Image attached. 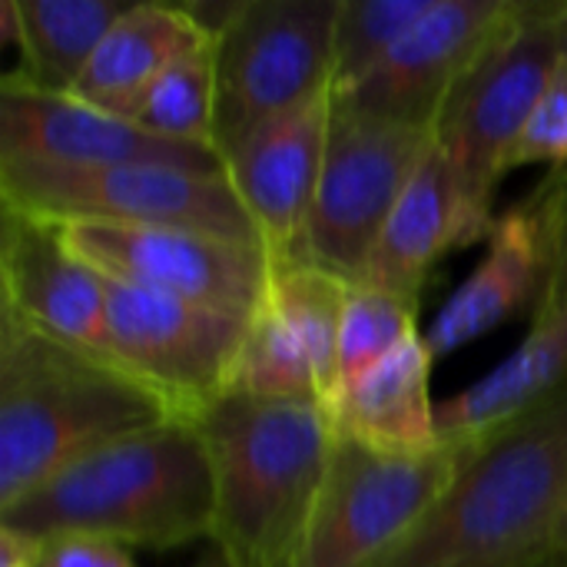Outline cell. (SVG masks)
<instances>
[{
  "instance_id": "cell-11",
  "label": "cell",
  "mask_w": 567,
  "mask_h": 567,
  "mask_svg": "<svg viewBox=\"0 0 567 567\" xmlns=\"http://www.w3.org/2000/svg\"><path fill=\"white\" fill-rule=\"evenodd\" d=\"M56 226L66 249L100 276L239 316H256L272 269L266 246L229 236L130 223Z\"/></svg>"
},
{
  "instance_id": "cell-31",
  "label": "cell",
  "mask_w": 567,
  "mask_h": 567,
  "mask_svg": "<svg viewBox=\"0 0 567 567\" xmlns=\"http://www.w3.org/2000/svg\"><path fill=\"white\" fill-rule=\"evenodd\" d=\"M193 567H223V561H219V555L213 551V555H206L203 561H196V565H193Z\"/></svg>"
},
{
  "instance_id": "cell-13",
  "label": "cell",
  "mask_w": 567,
  "mask_h": 567,
  "mask_svg": "<svg viewBox=\"0 0 567 567\" xmlns=\"http://www.w3.org/2000/svg\"><path fill=\"white\" fill-rule=\"evenodd\" d=\"M515 10L518 0H432L395 50L336 100L365 116L435 130L445 103Z\"/></svg>"
},
{
  "instance_id": "cell-9",
  "label": "cell",
  "mask_w": 567,
  "mask_h": 567,
  "mask_svg": "<svg viewBox=\"0 0 567 567\" xmlns=\"http://www.w3.org/2000/svg\"><path fill=\"white\" fill-rule=\"evenodd\" d=\"M110 359L176 419L196 422L233 392L252 316L103 276Z\"/></svg>"
},
{
  "instance_id": "cell-26",
  "label": "cell",
  "mask_w": 567,
  "mask_h": 567,
  "mask_svg": "<svg viewBox=\"0 0 567 567\" xmlns=\"http://www.w3.org/2000/svg\"><path fill=\"white\" fill-rule=\"evenodd\" d=\"M528 203L538 213L545 239V279L532 312L535 319L567 306V166H558Z\"/></svg>"
},
{
  "instance_id": "cell-19",
  "label": "cell",
  "mask_w": 567,
  "mask_h": 567,
  "mask_svg": "<svg viewBox=\"0 0 567 567\" xmlns=\"http://www.w3.org/2000/svg\"><path fill=\"white\" fill-rule=\"evenodd\" d=\"M432 349L425 332L399 346L332 402L336 432L382 452H429L439 442V405L432 402Z\"/></svg>"
},
{
  "instance_id": "cell-14",
  "label": "cell",
  "mask_w": 567,
  "mask_h": 567,
  "mask_svg": "<svg viewBox=\"0 0 567 567\" xmlns=\"http://www.w3.org/2000/svg\"><path fill=\"white\" fill-rule=\"evenodd\" d=\"M0 159L56 166L163 163L199 173H226L219 153L166 140L130 116H116L76 93L27 83L13 70L0 80Z\"/></svg>"
},
{
  "instance_id": "cell-5",
  "label": "cell",
  "mask_w": 567,
  "mask_h": 567,
  "mask_svg": "<svg viewBox=\"0 0 567 567\" xmlns=\"http://www.w3.org/2000/svg\"><path fill=\"white\" fill-rule=\"evenodd\" d=\"M565 40L567 0H518L508 27L439 116L435 140L462 183L472 243L485 239L495 223L498 183L512 173L515 143L542 93L561 73Z\"/></svg>"
},
{
  "instance_id": "cell-12",
  "label": "cell",
  "mask_w": 567,
  "mask_h": 567,
  "mask_svg": "<svg viewBox=\"0 0 567 567\" xmlns=\"http://www.w3.org/2000/svg\"><path fill=\"white\" fill-rule=\"evenodd\" d=\"M349 286L299 252L272 256L233 392L329 405L339 385V326Z\"/></svg>"
},
{
  "instance_id": "cell-6",
  "label": "cell",
  "mask_w": 567,
  "mask_h": 567,
  "mask_svg": "<svg viewBox=\"0 0 567 567\" xmlns=\"http://www.w3.org/2000/svg\"><path fill=\"white\" fill-rule=\"evenodd\" d=\"M0 206L47 223L173 226L262 246L226 173L163 163L56 166L0 159Z\"/></svg>"
},
{
  "instance_id": "cell-22",
  "label": "cell",
  "mask_w": 567,
  "mask_h": 567,
  "mask_svg": "<svg viewBox=\"0 0 567 567\" xmlns=\"http://www.w3.org/2000/svg\"><path fill=\"white\" fill-rule=\"evenodd\" d=\"M126 10L123 0H3V40L20 50L13 73L33 86L73 93L100 40Z\"/></svg>"
},
{
  "instance_id": "cell-30",
  "label": "cell",
  "mask_w": 567,
  "mask_h": 567,
  "mask_svg": "<svg viewBox=\"0 0 567 567\" xmlns=\"http://www.w3.org/2000/svg\"><path fill=\"white\" fill-rule=\"evenodd\" d=\"M551 567H567V508H565V522H561V532H558V545H555Z\"/></svg>"
},
{
  "instance_id": "cell-1",
  "label": "cell",
  "mask_w": 567,
  "mask_h": 567,
  "mask_svg": "<svg viewBox=\"0 0 567 567\" xmlns=\"http://www.w3.org/2000/svg\"><path fill=\"white\" fill-rule=\"evenodd\" d=\"M458 449L455 478L375 567H551L567 508V382Z\"/></svg>"
},
{
  "instance_id": "cell-16",
  "label": "cell",
  "mask_w": 567,
  "mask_h": 567,
  "mask_svg": "<svg viewBox=\"0 0 567 567\" xmlns=\"http://www.w3.org/2000/svg\"><path fill=\"white\" fill-rule=\"evenodd\" d=\"M0 309L110 359L103 276L66 249L60 226L0 206Z\"/></svg>"
},
{
  "instance_id": "cell-21",
  "label": "cell",
  "mask_w": 567,
  "mask_h": 567,
  "mask_svg": "<svg viewBox=\"0 0 567 567\" xmlns=\"http://www.w3.org/2000/svg\"><path fill=\"white\" fill-rule=\"evenodd\" d=\"M209 33L193 20L186 3H130L90 56L76 96L116 116H136L156 76Z\"/></svg>"
},
{
  "instance_id": "cell-7",
  "label": "cell",
  "mask_w": 567,
  "mask_h": 567,
  "mask_svg": "<svg viewBox=\"0 0 567 567\" xmlns=\"http://www.w3.org/2000/svg\"><path fill=\"white\" fill-rule=\"evenodd\" d=\"M339 0H239L216 43V153L332 90Z\"/></svg>"
},
{
  "instance_id": "cell-18",
  "label": "cell",
  "mask_w": 567,
  "mask_h": 567,
  "mask_svg": "<svg viewBox=\"0 0 567 567\" xmlns=\"http://www.w3.org/2000/svg\"><path fill=\"white\" fill-rule=\"evenodd\" d=\"M468 243L472 233L462 183L435 140L432 153L422 159L399 206L392 209L362 282L419 302L425 279L439 266V259L449 249Z\"/></svg>"
},
{
  "instance_id": "cell-24",
  "label": "cell",
  "mask_w": 567,
  "mask_h": 567,
  "mask_svg": "<svg viewBox=\"0 0 567 567\" xmlns=\"http://www.w3.org/2000/svg\"><path fill=\"white\" fill-rule=\"evenodd\" d=\"M422 336L419 329V302L392 296L385 289L352 282L339 326V362H336V395L372 372L382 359H389L399 346Z\"/></svg>"
},
{
  "instance_id": "cell-29",
  "label": "cell",
  "mask_w": 567,
  "mask_h": 567,
  "mask_svg": "<svg viewBox=\"0 0 567 567\" xmlns=\"http://www.w3.org/2000/svg\"><path fill=\"white\" fill-rule=\"evenodd\" d=\"M37 545L40 542L0 525V567H33Z\"/></svg>"
},
{
  "instance_id": "cell-4",
  "label": "cell",
  "mask_w": 567,
  "mask_h": 567,
  "mask_svg": "<svg viewBox=\"0 0 567 567\" xmlns=\"http://www.w3.org/2000/svg\"><path fill=\"white\" fill-rule=\"evenodd\" d=\"M176 419L113 359L0 309V508L70 462Z\"/></svg>"
},
{
  "instance_id": "cell-25",
  "label": "cell",
  "mask_w": 567,
  "mask_h": 567,
  "mask_svg": "<svg viewBox=\"0 0 567 567\" xmlns=\"http://www.w3.org/2000/svg\"><path fill=\"white\" fill-rule=\"evenodd\" d=\"M432 0H339L332 40V90L362 83L412 30Z\"/></svg>"
},
{
  "instance_id": "cell-20",
  "label": "cell",
  "mask_w": 567,
  "mask_h": 567,
  "mask_svg": "<svg viewBox=\"0 0 567 567\" xmlns=\"http://www.w3.org/2000/svg\"><path fill=\"white\" fill-rule=\"evenodd\" d=\"M567 382V306L535 316L525 342L465 392L439 402V442L468 445L535 409Z\"/></svg>"
},
{
  "instance_id": "cell-17",
  "label": "cell",
  "mask_w": 567,
  "mask_h": 567,
  "mask_svg": "<svg viewBox=\"0 0 567 567\" xmlns=\"http://www.w3.org/2000/svg\"><path fill=\"white\" fill-rule=\"evenodd\" d=\"M545 279V239L532 203L495 216L485 236V256L475 272L452 292L425 332L435 359L465 349L522 309L535 312Z\"/></svg>"
},
{
  "instance_id": "cell-28",
  "label": "cell",
  "mask_w": 567,
  "mask_h": 567,
  "mask_svg": "<svg viewBox=\"0 0 567 567\" xmlns=\"http://www.w3.org/2000/svg\"><path fill=\"white\" fill-rule=\"evenodd\" d=\"M33 567H136L130 551L86 535H56L37 545Z\"/></svg>"
},
{
  "instance_id": "cell-2",
  "label": "cell",
  "mask_w": 567,
  "mask_h": 567,
  "mask_svg": "<svg viewBox=\"0 0 567 567\" xmlns=\"http://www.w3.org/2000/svg\"><path fill=\"white\" fill-rule=\"evenodd\" d=\"M196 429L213 468L209 542L223 567H296L339 439L329 405L229 392Z\"/></svg>"
},
{
  "instance_id": "cell-8",
  "label": "cell",
  "mask_w": 567,
  "mask_h": 567,
  "mask_svg": "<svg viewBox=\"0 0 567 567\" xmlns=\"http://www.w3.org/2000/svg\"><path fill=\"white\" fill-rule=\"evenodd\" d=\"M432 146V126L365 116L336 100L299 256L346 282H362L392 209Z\"/></svg>"
},
{
  "instance_id": "cell-3",
  "label": "cell",
  "mask_w": 567,
  "mask_h": 567,
  "mask_svg": "<svg viewBox=\"0 0 567 567\" xmlns=\"http://www.w3.org/2000/svg\"><path fill=\"white\" fill-rule=\"evenodd\" d=\"M0 525L33 542L86 535L126 551L209 538L213 468L203 435L189 419L130 432L0 508Z\"/></svg>"
},
{
  "instance_id": "cell-10",
  "label": "cell",
  "mask_w": 567,
  "mask_h": 567,
  "mask_svg": "<svg viewBox=\"0 0 567 567\" xmlns=\"http://www.w3.org/2000/svg\"><path fill=\"white\" fill-rule=\"evenodd\" d=\"M458 462V445L382 452L339 435L296 567H375L445 492Z\"/></svg>"
},
{
  "instance_id": "cell-27",
  "label": "cell",
  "mask_w": 567,
  "mask_h": 567,
  "mask_svg": "<svg viewBox=\"0 0 567 567\" xmlns=\"http://www.w3.org/2000/svg\"><path fill=\"white\" fill-rule=\"evenodd\" d=\"M528 163L567 166V73L561 70L551 86L542 93L525 133L515 143L512 169Z\"/></svg>"
},
{
  "instance_id": "cell-15",
  "label": "cell",
  "mask_w": 567,
  "mask_h": 567,
  "mask_svg": "<svg viewBox=\"0 0 567 567\" xmlns=\"http://www.w3.org/2000/svg\"><path fill=\"white\" fill-rule=\"evenodd\" d=\"M336 90L262 123L223 156L233 193L249 213L269 256L299 252L316 199Z\"/></svg>"
},
{
  "instance_id": "cell-32",
  "label": "cell",
  "mask_w": 567,
  "mask_h": 567,
  "mask_svg": "<svg viewBox=\"0 0 567 567\" xmlns=\"http://www.w3.org/2000/svg\"><path fill=\"white\" fill-rule=\"evenodd\" d=\"M561 70L567 73V40H565V63H561Z\"/></svg>"
},
{
  "instance_id": "cell-23",
  "label": "cell",
  "mask_w": 567,
  "mask_h": 567,
  "mask_svg": "<svg viewBox=\"0 0 567 567\" xmlns=\"http://www.w3.org/2000/svg\"><path fill=\"white\" fill-rule=\"evenodd\" d=\"M140 126L189 146L216 153V43L213 37L183 50L146 90Z\"/></svg>"
}]
</instances>
